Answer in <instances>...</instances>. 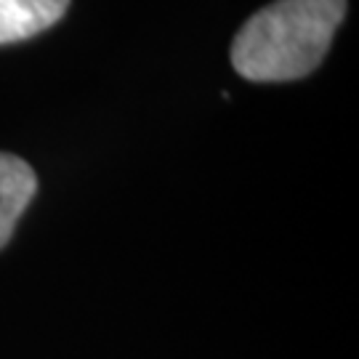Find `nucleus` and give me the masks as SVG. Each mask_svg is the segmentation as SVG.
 <instances>
[{"instance_id":"3","label":"nucleus","mask_w":359,"mask_h":359,"mask_svg":"<svg viewBox=\"0 0 359 359\" xmlns=\"http://www.w3.org/2000/svg\"><path fill=\"white\" fill-rule=\"evenodd\" d=\"M69 0H0V46L22 43L51 29Z\"/></svg>"},{"instance_id":"1","label":"nucleus","mask_w":359,"mask_h":359,"mask_svg":"<svg viewBox=\"0 0 359 359\" xmlns=\"http://www.w3.org/2000/svg\"><path fill=\"white\" fill-rule=\"evenodd\" d=\"M346 0H274L234 35L231 67L250 83H290L311 75L333 46Z\"/></svg>"},{"instance_id":"2","label":"nucleus","mask_w":359,"mask_h":359,"mask_svg":"<svg viewBox=\"0 0 359 359\" xmlns=\"http://www.w3.org/2000/svg\"><path fill=\"white\" fill-rule=\"evenodd\" d=\"M38 192V176L27 160L0 152V248L11 240L16 221L22 218Z\"/></svg>"}]
</instances>
